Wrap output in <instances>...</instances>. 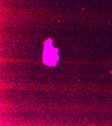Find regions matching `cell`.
I'll return each mask as SVG.
<instances>
[{"mask_svg":"<svg viewBox=\"0 0 112 126\" xmlns=\"http://www.w3.org/2000/svg\"><path fill=\"white\" fill-rule=\"evenodd\" d=\"M47 48L45 50L44 60L45 63L53 65L57 62L58 57L57 54V51L54 48L51 49L50 47L47 46Z\"/></svg>","mask_w":112,"mask_h":126,"instance_id":"obj_1","label":"cell"}]
</instances>
